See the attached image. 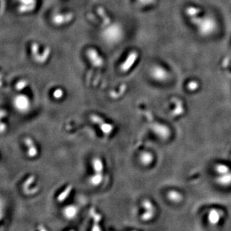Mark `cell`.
I'll use <instances>...</instances> for the list:
<instances>
[{
  "instance_id": "1",
  "label": "cell",
  "mask_w": 231,
  "mask_h": 231,
  "mask_svg": "<svg viewBox=\"0 0 231 231\" xmlns=\"http://www.w3.org/2000/svg\"><path fill=\"white\" fill-rule=\"evenodd\" d=\"M14 105L16 109L21 112H27L30 108V101L28 96L19 95L15 97Z\"/></svg>"
},
{
  "instance_id": "2",
  "label": "cell",
  "mask_w": 231,
  "mask_h": 231,
  "mask_svg": "<svg viewBox=\"0 0 231 231\" xmlns=\"http://www.w3.org/2000/svg\"><path fill=\"white\" fill-rule=\"evenodd\" d=\"M91 120L95 123L99 125L101 131L105 134H110L114 129V126L112 125L109 123H106L105 121H104V120H102L100 117H99L98 116L92 115L91 116Z\"/></svg>"
},
{
  "instance_id": "3",
  "label": "cell",
  "mask_w": 231,
  "mask_h": 231,
  "mask_svg": "<svg viewBox=\"0 0 231 231\" xmlns=\"http://www.w3.org/2000/svg\"><path fill=\"white\" fill-rule=\"evenodd\" d=\"M19 10L21 12L27 13L34 10L37 5L36 0H18Z\"/></svg>"
},
{
  "instance_id": "4",
  "label": "cell",
  "mask_w": 231,
  "mask_h": 231,
  "mask_svg": "<svg viewBox=\"0 0 231 231\" xmlns=\"http://www.w3.org/2000/svg\"><path fill=\"white\" fill-rule=\"evenodd\" d=\"M25 145L27 146V156L30 158L36 157L38 154V149L35 145L33 140L31 137H26L24 140Z\"/></svg>"
},
{
  "instance_id": "5",
  "label": "cell",
  "mask_w": 231,
  "mask_h": 231,
  "mask_svg": "<svg viewBox=\"0 0 231 231\" xmlns=\"http://www.w3.org/2000/svg\"><path fill=\"white\" fill-rule=\"evenodd\" d=\"M78 214V208L74 205H69L63 210V214L68 220H72Z\"/></svg>"
},
{
  "instance_id": "6",
  "label": "cell",
  "mask_w": 231,
  "mask_h": 231,
  "mask_svg": "<svg viewBox=\"0 0 231 231\" xmlns=\"http://www.w3.org/2000/svg\"><path fill=\"white\" fill-rule=\"evenodd\" d=\"M88 55H92L94 57L91 56H88L89 60L91 61L92 64H93L95 66H101L103 63V59L101 57V56L99 55L97 51L95 49H91L88 51Z\"/></svg>"
},
{
  "instance_id": "7",
  "label": "cell",
  "mask_w": 231,
  "mask_h": 231,
  "mask_svg": "<svg viewBox=\"0 0 231 231\" xmlns=\"http://www.w3.org/2000/svg\"><path fill=\"white\" fill-rule=\"evenodd\" d=\"M92 167L95 173H103L104 172V163L99 157H95L92 160Z\"/></svg>"
},
{
  "instance_id": "8",
  "label": "cell",
  "mask_w": 231,
  "mask_h": 231,
  "mask_svg": "<svg viewBox=\"0 0 231 231\" xmlns=\"http://www.w3.org/2000/svg\"><path fill=\"white\" fill-rule=\"evenodd\" d=\"M103 179H104L103 173H95L94 175H91L89 178V182L94 186H97L101 183Z\"/></svg>"
},
{
  "instance_id": "9",
  "label": "cell",
  "mask_w": 231,
  "mask_h": 231,
  "mask_svg": "<svg viewBox=\"0 0 231 231\" xmlns=\"http://www.w3.org/2000/svg\"><path fill=\"white\" fill-rule=\"evenodd\" d=\"M73 187L71 185L68 186L65 189H64L63 191H62L60 193L58 197H57V200L59 202H62L64 201H65V200L69 197V195H70L71 192L72 191Z\"/></svg>"
},
{
  "instance_id": "10",
  "label": "cell",
  "mask_w": 231,
  "mask_h": 231,
  "mask_svg": "<svg viewBox=\"0 0 231 231\" xmlns=\"http://www.w3.org/2000/svg\"><path fill=\"white\" fill-rule=\"evenodd\" d=\"M63 95H64L63 90L60 89V88L56 89L53 93V96L54 97V98H55L57 100H59V99L62 98L63 97Z\"/></svg>"
},
{
  "instance_id": "11",
  "label": "cell",
  "mask_w": 231,
  "mask_h": 231,
  "mask_svg": "<svg viewBox=\"0 0 231 231\" xmlns=\"http://www.w3.org/2000/svg\"><path fill=\"white\" fill-rule=\"evenodd\" d=\"M27 82L24 80H21L16 84V89L19 90V91H20V90L23 89L26 86H27Z\"/></svg>"
},
{
  "instance_id": "12",
  "label": "cell",
  "mask_w": 231,
  "mask_h": 231,
  "mask_svg": "<svg viewBox=\"0 0 231 231\" xmlns=\"http://www.w3.org/2000/svg\"><path fill=\"white\" fill-rule=\"evenodd\" d=\"M5 128H6V125L3 123H1V131L2 133L5 130Z\"/></svg>"
}]
</instances>
